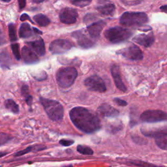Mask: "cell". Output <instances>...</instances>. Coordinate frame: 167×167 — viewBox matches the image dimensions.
Instances as JSON below:
<instances>
[{"instance_id": "6da1fadb", "label": "cell", "mask_w": 167, "mask_h": 167, "mask_svg": "<svg viewBox=\"0 0 167 167\" xmlns=\"http://www.w3.org/2000/svg\"><path fill=\"white\" fill-rule=\"evenodd\" d=\"M70 118L75 126L82 132L92 133L101 129L97 115L88 108L77 107L70 111Z\"/></svg>"}, {"instance_id": "7a4b0ae2", "label": "cell", "mask_w": 167, "mask_h": 167, "mask_svg": "<svg viewBox=\"0 0 167 167\" xmlns=\"http://www.w3.org/2000/svg\"><path fill=\"white\" fill-rule=\"evenodd\" d=\"M40 102L50 119L53 121H59L63 119V107L58 101L41 97Z\"/></svg>"}, {"instance_id": "3957f363", "label": "cell", "mask_w": 167, "mask_h": 167, "mask_svg": "<svg viewBox=\"0 0 167 167\" xmlns=\"http://www.w3.org/2000/svg\"><path fill=\"white\" fill-rule=\"evenodd\" d=\"M148 15L142 12H125L121 16L120 22L127 27H139L148 23Z\"/></svg>"}, {"instance_id": "277c9868", "label": "cell", "mask_w": 167, "mask_h": 167, "mask_svg": "<svg viewBox=\"0 0 167 167\" xmlns=\"http://www.w3.org/2000/svg\"><path fill=\"white\" fill-rule=\"evenodd\" d=\"M104 35L107 40L116 44L128 40L132 36V33L129 29L116 26L106 30Z\"/></svg>"}, {"instance_id": "5b68a950", "label": "cell", "mask_w": 167, "mask_h": 167, "mask_svg": "<svg viewBox=\"0 0 167 167\" xmlns=\"http://www.w3.org/2000/svg\"><path fill=\"white\" fill-rule=\"evenodd\" d=\"M77 76V70L74 67L61 68L56 74L57 82L61 88H67L73 84Z\"/></svg>"}, {"instance_id": "8992f818", "label": "cell", "mask_w": 167, "mask_h": 167, "mask_svg": "<svg viewBox=\"0 0 167 167\" xmlns=\"http://www.w3.org/2000/svg\"><path fill=\"white\" fill-rule=\"evenodd\" d=\"M116 54L121 55L124 58L132 61H139L143 59V53L141 48L135 44L127 47L117 51Z\"/></svg>"}, {"instance_id": "52a82bcc", "label": "cell", "mask_w": 167, "mask_h": 167, "mask_svg": "<svg viewBox=\"0 0 167 167\" xmlns=\"http://www.w3.org/2000/svg\"><path fill=\"white\" fill-rule=\"evenodd\" d=\"M141 119L146 123H156V122L167 121V114L162 110H149L144 112Z\"/></svg>"}, {"instance_id": "ba28073f", "label": "cell", "mask_w": 167, "mask_h": 167, "mask_svg": "<svg viewBox=\"0 0 167 167\" xmlns=\"http://www.w3.org/2000/svg\"><path fill=\"white\" fill-rule=\"evenodd\" d=\"M84 85L89 90L99 93H104L107 91L104 80L97 75L88 77L84 80Z\"/></svg>"}, {"instance_id": "9c48e42d", "label": "cell", "mask_w": 167, "mask_h": 167, "mask_svg": "<svg viewBox=\"0 0 167 167\" xmlns=\"http://www.w3.org/2000/svg\"><path fill=\"white\" fill-rule=\"evenodd\" d=\"M73 47V44L66 39H57L50 44L49 50L52 54H63L69 51Z\"/></svg>"}, {"instance_id": "30bf717a", "label": "cell", "mask_w": 167, "mask_h": 167, "mask_svg": "<svg viewBox=\"0 0 167 167\" xmlns=\"http://www.w3.org/2000/svg\"><path fill=\"white\" fill-rule=\"evenodd\" d=\"M77 10L70 7H65L59 13L60 21L65 24H73L76 22L78 18Z\"/></svg>"}, {"instance_id": "8fae6325", "label": "cell", "mask_w": 167, "mask_h": 167, "mask_svg": "<svg viewBox=\"0 0 167 167\" xmlns=\"http://www.w3.org/2000/svg\"><path fill=\"white\" fill-rule=\"evenodd\" d=\"M72 36L76 39L79 45L82 48H90L95 44V40L88 37L82 30H79L72 33Z\"/></svg>"}, {"instance_id": "7c38bea8", "label": "cell", "mask_w": 167, "mask_h": 167, "mask_svg": "<svg viewBox=\"0 0 167 167\" xmlns=\"http://www.w3.org/2000/svg\"><path fill=\"white\" fill-rule=\"evenodd\" d=\"M106 25V22L103 20H99L98 22H94V23L88 26L87 27V31L89 35L92 38L93 40H96L99 38L100 35L104 27Z\"/></svg>"}, {"instance_id": "4fadbf2b", "label": "cell", "mask_w": 167, "mask_h": 167, "mask_svg": "<svg viewBox=\"0 0 167 167\" xmlns=\"http://www.w3.org/2000/svg\"><path fill=\"white\" fill-rule=\"evenodd\" d=\"M141 132L146 136L155 138H160L167 135V127L149 128V129L142 128Z\"/></svg>"}, {"instance_id": "5bb4252c", "label": "cell", "mask_w": 167, "mask_h": 167, "mask_svg": "<svg viewBox=\"0 0 167 167\" xmlns=\"http://www.w3.org/2000/svg\"><path fill=\"white\" fill-rule=\"evenodd\" d=\"M98 113L106 118H115L118 116L119 111L108 104L103 103L99 106L97 109Z\"/></svg>"}, {"instance_id": "9a60e30c", "label": "cell", "mask_w": 167, "mask_h": 167, "mask_svg": "<svg viewBox=\"0 0 167 167\" xmlns=\"http://www.w3.org/2000/svg\"><path fill=\"white\" fill-rule=\"evenodd\" d=\"M132 41L146 48L151 47L155 41V37L153 33L148 34H140L135 36L132 39Z\"/></svg>"}, {"instance_id": "2e32d148", "label": "cell", "mask_w": 167, "mask_h": 167, "mask_svg": "<svg viewBox=\"0 0 167 167\" xmlns=\"http://www.w3.org/2000/svg\"><path fill=\"white\" fill-rule=\"evenodd\" d=\"M111 74H112V76L113 77L116 86L121 92H126L127 88L124 85L123 81H122L120 68L118 65H114L112 66V67H111Z\"/></svg>"}, {"instance_id": "e0dca14e", "label": "cell", "mask_w": 167, "mask_h": 167, "mask_svg": "<svg viewBox=\"0 0 167 167\" xmlns=\"http://www.w3.org/2000/svg\"><path fill=\"white\" fill-rule=\"evenodd\" d=\"M22 57L26 63H33L38 62L36 54L28 47H24L22 49Z\"/></svg>"}, {"instance_id": "ac0fdd59", "label": "cell", "mask_w": 167, "mask_h": 167, "mask_svg": "<svg viewBox=\"0 0 167 167\" xmlns=\"http://www.w3.org/2000/svg\"><path fill=\"white\" fill-rule=\"evenodd\" d=\"M27 44L38 55H44L45 54V46L42 39L39 38L37 40L27 42Z\"/></svg>"}, {"instance_id": "d6986e66", "label": "cell", "mask_w": 167, "mask_h": 167, "mask_svg": "<svg viewBox=\"0 0 167 167\" xmlns=\"http://www.w3.org/2000/svg\"><path fill=\"white\" fill-rule=\"evenodd\" d=\"M99 12L104 16H112L116 10L115 5L112 3H107L97 7Z\"/></svg>"}, {"instance_id": "ffe728a7", "label": "cell", "mask_w": 167, "mask_h": 167, "mask_svg": "<svg viewBox=\"0 0 167 167\" xmlns=\"http://www.w3.org/2000/svg\"><path fill=\"white\" fill-rule=\"evenodd\" d=\"M33 30H32L29 24H22L19 30V35L22 38H28L33 35Z\"/></svg>"}, {"instance_id": "44dd1931", "label": "cell", "mask_w": 167, "mask_h": 167, "mask_svg": "<svg viewBox=\"0 0 167 167\" xmlns=\"http://www.w3.org/2000/svg\"><path fill=\"white\" fill-rule=\"evenodd\" d=\"M33 19H34V20L37 22V24L38 25H39L40 26L42 27L47 26L50 24V22H51V21H50L49 18L47 16L42 14H39L34 16Z\"/></svg>"}, {"instance_id": "7402d4cb", "label": "cell", "mask_w": 167, "mask_h": 167, "mask_svg": "<svg viewBox=\"0 0 167 167\" xmlns=\"http://www.w3.org/2000/svg\"><path fill=\"white\" fill-rule=\"evenodd\" d=\"M46 148H43V146H30L28 148H27L26 149L22 150V151H20L17 152L16 153L14 154L15 157H20L22 156V155H25L26 153H28L31 152H38V151H41V150L44 149Z\"/></svg>"}, {"instance_id": "603a6c76", "label": "cell", "mask_w": 167, "mask_h": 167, "mask_svg": "<svg viewBox=\"0 0 167 167\" xmlns=\"http://www.w3.org/2000/svg\"><path fill=\"white\" fill-rule=\"evenodd\" d=\"M10 64V58L9 54L6 52H2L0 54V65L4 68H9Z\"/></svg>"}, {"instance_id": "cb8c5ba5", "label": "cell", "mask_w": 167, "mask_h": 167, "mask_svg": "<svg viewBox=\"0 0 167 167\" xmlns=\"http://www.w3.org/2000/svg\"><path fill=\"white\" fill-rule=\"evenodd\" d=\"M5 107L7 109L10 110L14 114L19 113V107L13 100L7 99L5 101Z\"/></svg>"}, {"instance_id": "d4e9b609", "label": "cell", "mask_w": 167, "mask_h": 167, "mask_svg": "<svg viewBox=\"0 0 167 167\" xmlns=\"http://www.w3.org/2000/svg\"><path fill=\"white\" fill-rule=\"evenodd\" d=\"M155 139V143L157 146L163 150L167 151V135L160 138H157Z\"/></svg>"}, {"instance_id": "484cf974", "label": "cell", "mask_w": 167, "mask_h": 167, "mask_svg": "<svg viewBox=\"0 0 167 167\" xmlns=\"http://www.w3.org/2000/svg\"><path fill=\"white\" fill-rule=\"evenodd\" d=\"M21 92L22 96H23L25 98L26 101L29 105H31L32 102V96L30 95L29 93V88L27 86H23L21 89Z\"/></svg>"}, {"instance_id": "4316f807", "label": "cell", "mask_w": 167, "mask_h": 167, "mask_svg": "<svg viewBox=\"0 0 167 167\" xmlns=\"http://www.w3.org/2000/svg\"><path fill=\"white\" fill-rule=\"evenodd\" d=\"M77 151L82 155H92L93 154V149L88 146L84 145H79L77 146Z\"/></svg>"}, {"instance_id": "83f0119b", "label": "cell", "mask_w": 167, "mask_h": 167, "mask_svg": "<svg viewBox=\"0 0 167 167\" xmlns=\"http://www.w3.org/2000/svg\"><path fill=\"white\" fill-rule=\"evenodd\" d=\"M9 34L10 40L11 41H15L17 40V36H16V26L13 24H10L9 25Z\"/></svg>"}, {"instance_id": "f1b7e54d", "label": "cell", "mask_w": 167, "mask_h": 167, "mask_svg": "<svg viewBox=\"0 0 167 167\" xmlns=\"http://www.w3.org/2000/svg\"><path fill=\"white\" fill-rule=\"evenodd\" d=\"M92 1V0H71V3L76 7H84L90 5Z\"/></svg>"}, {"instance_id": "f546056e", "label": "cell", "mask_w": 167, "mask_h": 167, "mask_svg": "<svg viewBox=\"0 0 167 167\" xmlns=\"http://www.w3.org/2000/svg\"><path fill=\"white\" fill-rule=\"evenodd\" d=\"M11 48H12V51L13 52V54L15 56L16 59L20 60L21 58V55L20 52V48H19V44L17 43L13 44L11 45Z\"/></svg>"}, {"instance_id": "4dcf8cb0", "label": "cell", "mask_w": 167, "mask_h": 167, "mask_svg": "<svg viewBox=\"0 0 167 167\" xmlns=\"http://www.w3.org/2000/svg\"><path fill=\"white\" fill-rule=\"evenodd\" d=\"M11 139V136L5 132H0V146L4 145Z\"/></svg>"}, {"instance_id": "1f68e13d", "label": "cell", "mask_w": 167, "mask_h": 167, "mask_svg": "<svg viewBox=\"0 0 167 167\" xmlns=\"http://www.w3.org/2000/svg\"><path fill=\"white\" fill-rule=\"evenodd\" d=\"M59 144L63 146H70L74 144V141L72 140H67V139H62L59 141Z\"/></svg>"}, {"instance_id": "d6a6232c", "label": "cell", "mask_w": 167, "mask_h": 167, "mask_svg": "<svg viewBox=\"0 0 167 167\" xmlns=\"http://www.w3.org/2000/svg\"><path fill=\"white\" fill-rule=\"evenodd\" d=\"M114 101L117 104H118L119 106H121V107H125V106L127 105V103L125 101H124V100L120 99L119 98H115L114 99Z\"/></svg>"}, {"instance_id": "836d02e7", "label": "cell", "mask_w": 167, "mask_h": 167, "mask_svg": "<svg viewBox=\"0 0 167 167\" xmlns=\"http://www.w3.org/2000/svg\"><path fill=\"white\" fill-rule=\"evenodd\" d=\"M121 1L127 5H136L140 3L139 2H141V0H121Z\"/></svg>"}, {"instance_id": "e575fe53", "label": "cell", "mask_w": 167, "mask_h": 167, "mask_svg": "<svg viewBox=\"0 0 167 167\" xmlns=\"http://www.w3.org/2000/svg\"><path fill=\"white\" fill-rule=\"evenodd\" d=\"M5 43H6V39H5V37L3 31H2L1 28H0V46L3 45V44H4Z\"/></svg>"}, {"instance_id": "d590c367", "label": "cell", "mask_w": 167, "mask_h": 167, "mask_svg": "<svg viewBox=\"0 0 167 167\" xmlns=\"http://www.w3.org/2000/svg\"><path fill=\"white\" fill-rule=\"evenodd\" d=\"M30 20V21L31 22L32 24H34V22H33L31 20V19L30 18V16H29L28 15H27V14H22L21 16H20V20H21V21H25V20Z\"/></svg>"}, {"instance_id": "8d00e7d4", "label": "cell", "mask_w": 167, "mask_h": 167, "mask_svg": "<svg viewBox=\"0 0 167 167\" xmlns=\"http://www.w3.org/2000/svg\"><path fill=\"white\" fill-rule=\"evenodd\" d=\"M18 3L20 9H23L26 5V0H18Z\"/></svg>"}, {"instance_id": "74e56055", "label": "cell", "mask_w": 167, "mask_h": 167, "mask_svg": "<svg viewBox=\"0 0 167 167\" xmlns=\"http://www.w3.org/2000/svg\"><path fill=\"white\" fill-rule=\"evenodd\" d=\"M33 31H34L35 33H37V34H43V32L41 31H40L39 30H38L37 28H35V27H33Z\"/></svg>"}, {"instance_id": "f35d334b", "label": "cell", "mask_w": 167, "mask_h": 167, "mask_svg": "<svg viewBox=\"0 0 167 167\" xmlns=\"http://www.w3.org/2000/svg\"><path fill=\"white\" fill-rule=\"evenodd\" d=\"M160 9H161V10H162V11H163V12L167 13V5H163V6H161V7H160Z\"/></svg>"}, {"instance_id": "ab89813d", "label": "cell", "mask_w": 167, "mask_h": 167, "mask_svg": "<svg viewBox=\"0 0 167 167\" xmlns=\"http://www.w3.org/2000/svg\"><path fill=\"white\" fill-rule=\"evenodd\" d=\"M44 1H45V0H32V2L35 3H41Z\"/></svg>"}, {"instance_id": "60d3db41", "label": "cell", "mask_w": 167, "mask_h": 167, "mask_svg": "<svg viewBox=\"0 0 167 167\" xmlns=\"http://www.w3.org/2000/svg\"><path fill=\"white\" fill-rule=\"evenodd\" d=\"M7 154V153H5V152H0V158L4 157L5 155H6Z\"/></svg>"}, {"instance_id": "b9f144b4", "label": "cell", "mask_w": 167, "mask_h": 167, "mask_svg": "<svg viewBox=\"0 0 167 167\" xmlns=\"http://www.w3.org/2000/svg\"><path fill=\"white\" fill-rule=\"evenodd\" d=\"M2 1L4 2H9L11 1V0H2Z\"/></svg>"}]
</instances>
